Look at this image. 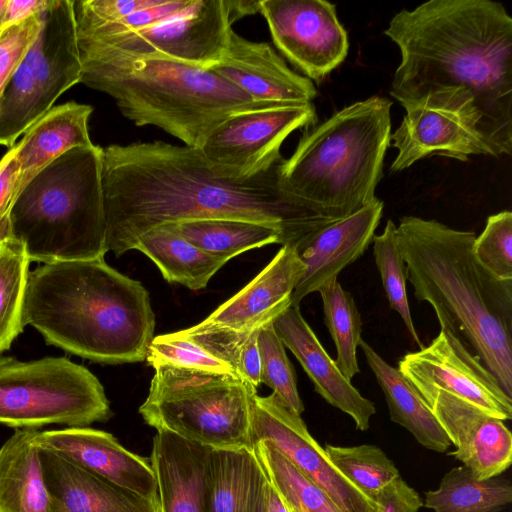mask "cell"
<instances>
[{
    "instance_id": "cell-1",
    "label": "cell",
    "mask_w": 512,
    "mask_h": 512,
    "mask_svg": "<svg viewBox=\"0 0 512 512\" xmlns=\"http://www.w3.org/2000/svg\"><path fill=\"white\" fill-rule=\"evenodd\" d=\"M283 157L249 178L212 164L198 148L163 141L113 144L102 150L106 247L116 256L160 225L229 218L278 227L293 245L315 224L281 180Z\"/></svg>"
},
{
    "instance_id": "cell-2",
    "label": "cell",
    "mask_w": 512,
    "mask_h": 512,
    "mask_svg": "<svg viewBox=\"0 0 512 512\" xmlns=\"http://www.w3.org/2000/svg\"><path fill=\"white\" fill-rule=\"evenodd\" d=\"M384 34L399 48L390 95L405 109L430 93L469 92L480 130L512 152V18L491 0H429L396 13Z\"/></svg>"
},
{
    "instance_id": "cell-3",
    "label": "cell",
    "mask_w": 512,
    "mask_h": 512,
    "mask_svg": "<svg viewBox=\"0 0 512 512\" xmlns=\"http://www.w3.org/2000/svg\"><path fill=\"white\" fill-rule=\"evenodd\" d=\"M406 278L419 301L512 398V280L497 278L473 252L475 233L404 216L396 225Z\"/></svg>"
},
{
    "instance_id": "cell-4",
    "label": "cell",
    "mask_w": 512,
    "mask_h": 512,
    "mask_svg": "<svg viewBox=\"0 0 512 512\" xmlns=\"http://www.w3.org/2000/svg\"><path fill=\"white\" fill-rule=\"evenodd\" d=\"M24 324L66 352L122 364L146 359L155 315L146 288L98 258L43 264L30 272Z\"/></svg>"
},
{
    "instance_id": "cell-5",
    "label": "cell",
    "mask_w": 512,
    "mask_h": 512,
    "mask_svg": "<svg viewBox=\"0 0 512 512\" xmlns=\"http://www.w3.org/2000/svg\"><path fill=\"white\" fill-rule=\"evenodd\" d=\"M78 43L81 83L110 96L136 126H155L186 146L201 148L233 114L282 105L254 101L211 69L131 58L87 41Z\"/></svg>"
},
{
    "instance_id": "cell-6",
    "label": "cell",
    "mask_w": 512,
    "mask_h": 512,
    "mask_svg": "<svg viewBox=\"0 0 512 512\" xmlns=\"http://www.w3.org/2000/svg\"><path fill=\"white\" fill-rule=\"evenodd\" d=\"M389 99L371 96L307 127L281 164V180L299 209L319 225L372 203L390 146Z\"/></svg>"
},
{
    "instance_id": "cell-7",
    "label": "cell",
    "mask_w": 512,
    "mask_h": 512,
    "mask_svg": "<svg viewBox=\"0 0 512 512\" xmlns=\"http://www.w3.org/2000/svg\"><path fill=\"white\" fill-rule=\"evenodd\" d=\"M102 150L95 144L70 149L17 195L11 235L23 243L30 261L93 260L108 252Z\"/></svg>"
},
{
    "instance_id": "cell-8",
    "label": "cell",
    "mask_w": 512,
    "mask_h": 512,
    "mask_svg": "<svg viewBox=\"0 0 512 512\" xmlns=\"http://www.w3.org/2000/svg\"><path fill=\"white\" fill-rule=\"evenodd\" d=\"M139 408L157 431L215 449L253 448L257 388L236 374L158 366Z\"/></svg>"
},
{
    "instance_id": "cell-9",
    "label": "cell",
    "mask_w": 512,
    "mask_h": 512,
    "mask_svg": "<svg viewBox=\"0 0 512 512\" xmlns=\"http://www.w3.org/2000/svg\"><path fill=\"white\" fill-rule=\"evenodd\" d=\"M111 415L102 384L86 367L64 357L0 356V424L36 430L51 424L87 427Z\"/></svg>"
},
{
    "instance_id": "cell-10",
    "label": "cell",
    "mask_w": 512,
    "mask_h": 512,
    "mask_svg": "<svg viewBox=\"0 0 512 512\" xmlns=\"http://www.w3.org/2000/svg\"><path fill=\"white\" fill-rule=\"evenodd\" d=\"M73 0H53L42 14L38 35L0 98V145L17 138L81 82Z\"/></svg>"
},
{
    "instance_id": "cell-11",
    "label": "cell",
    "mask_w": 512,
    "mask_h": 512,
    "mask_svg": "<svg viewBox=\"0 0 512 512\" xmlns=\"http://www.w3.org/2000/svg\"><path fill=\"white\" fill-rule=\"evenodd\" d=\"M390 146L397 155L391 172H400L429 155L467 161L471 155L499 157L480 130L481 116L472 95L463 89L428 94L405 109Z\"/></svg>"
},
{
    "instance_id": "cell-12",
    "label": "cell",
    "mask_w": 512,
    "mask_h": 512,
    "mask_svg": "<svg viewBox=\"0 0 512 512\" xmlns=\"http://www.w3.org/2000/svg\"><path fill=\"white\" fill-rule=\"evenodd\" d=\"M232 30L226 0H191L171 17L127 34L79 40L137 59H162L202 69L216 65Z\"/></svg>"
},
{
    "instance_id": "cell-13",
    "label": "cell",
    "mask_w": 512,
    "mask_h": 512,
    "mask_svg": "<svg viewBox=\"0 0 512 512\" xmlns=\"http://www.w3.org/2000/svg\"><path fill=\"white\" fill-rule=\"evenodd\" d=\"M316 119L312 102L239 112L220 123L199 150L212 164L249 178L280 160L285 139Z\"/></svg>"
},
{
    "instance_id": "cell-14",
    "label": "cell",
    "mask_w": 512,
    "mask_h": 512,
    "mask_svg": "<svg viewBox=\"0 0 512 512\" xmlns=\"http://www.w3.org/2000/svg\"><path fill=\"white\" fill-rule=\"evenodd\" d=\"M276 48L308 79L320 80L346 58L349 42L336 7L325 0H260Z\"/></svg>"
},
{
    "instance_id": "cell-15",
    "label": "cell",
    "mask_w": 512,
    "mask_h": 512,
    "mask_svg": "<svg viewBox=\"0 0 512 512\" xmlns=\"http://www.w3.org/2000/svg\"><path fill=\"white\" fill-rule=\"evenodd\" d=\"M398 370L418 390H439L503 421L512 418V398L495 376L454 335L441 330L434 340L407 353Z\"/></svg>"
},
{
    "instance_id": "cell-16",
    "label": "cell",
    "mask_w": 512,
    "mask_h": 512,
    "mask_svg": "<svg viewBox=\"0 0 512 512\" xmlns=\"http://www.w3.org/2000/svg\"><path fill=\"white\" fill-rule=\"evenodd\" d=\"M252 439L253 443L269 442L323 489L343 512H374V502L340 474L324 448L309 433L301 416L289 410L274 393L254 398Z\"/></svg>"
},
{
    "instance_id": "cell-17",
    "label": "cell",
    "mask_w": 512,
    "mask_h": 512,
    "mask_svg": "<svg viewBox=\"0 0 512 512\" xmlns=\"http://www.w3.org/2000/svg\"><path fill=\"white\" fill-rule=\"evenodd\" d=\"M418 392L456 448L449 455L476 479L497 477L510 467L512 434L503 420L443 391Z\"/></svg>"
},
{
    "instance_id": "cell-18",
    "label": "cell",
    "mask_w": 512,
    "mask_h": 512,
    "mask_svg": "<svg viewBox=\"0 0 512 512\" xmlns=\"http://www.w3.org/2000/svg\"><path fill=\"white\" fill-rule=\"evenodd\" d=\"M382 212L383 202L376 198L346 218L314 227L293 244L304 271L293 291L291 306L299 307L307 295L337 280L339 273L364 253Z\"/></svg>"
},
{
    "instance_id": "cell-19",
    "label": "cell",
    "mask_w": 512,
    "mask_h": 512,
    "mask_svg": "<svg viewBox=\"0 0 512 512\" xmlns=\"http://www.w3.org/2000/svg\"><path fill=\"white\" fill-rule=\"evenodd\" d=\"M34 442L70 464L147 497H158L150 459L125 447L110 433L89 427L36 430Z\"/></svg>"
},
{
    "instance_id": "cell-20",
    "label": "cell",
    "mask_w": 512,
    "mask_h": 512,
    "mask_svg": "<svg viewBox=\"0 0 512 512\" xmlns=\"http://www.w3.org/2000/svg\"><path fill=\"white\" fill-rule=\"evenodd\" d=\"M210 69L256 102L310 103L317 95L313 82L292 71L270 44L233 29L220 61Z\"/></svg>"
},
{
    "instance_id": "cell-21",
    "label": "cell",
    "mask_w": 512,
    "mask_h": 512,
    "mask_svg": "<svg viewBox=\"0 0 512 512\" xmlns=\"http://www.w3.org/2000/svg\"><path fill=\"white\" fill-rule=\"evenodd\" d=\"M303 271L296 248L282 245L253 280L199 324L236 332L259 330L291 306Z\"/></svg>"
},
{
    "instance_id": "cell-22",
    "label": "cell",
    "mask_w": 512,
    "mask_h": 512,
    "mask_svg": "<svg viewBox=\"0 0 512 512\" xmlns=\"http://www.w3.org/2000/svg\"><path fill=\"white\" fill-rule=\"evenodd\" d=\"M273 327L301 364L315 391L330 405L349 415L358 430H368L371 417L376 413L374 403L363 397L340 372L299 307L287 308L273 321Z\"/></svg>"
},
{
    "instance_id": "cell-23",
    "label": "cell",
    "mask_w": 512,
    "mask_h": 512,
    "mask_svg": "<svg viewBox=\"0 0 512 512\" xmlns=\"http://www.w3.org/2000/svg\"><path fill=\"white\" fill-rule=\"evenodd\" d=\"M40 451L56 512H160L158 497L140 495Z\"/></svg>"
},
{
    "instance_id": "cell-24",
    "label": "cell",
    "mask_w": 512,
    "mask_h": 512,
    "mask_svg": "<svg viewBox=\"0 0 512 512\" xmlns=\"http://www.w3.org/2000/svg\"><path fill=\"white\" fill-rule=\"evenodd\" d=\"M210 450L173 433L157 431L149 459L157 483L160 512H205Z\"/></svg>"
},
{
    "instance_id": "cell-25",
    "label": "cell",
    "mask_w": 512,
    "mask_h": 512,
    "mask_svg": "<svg viewBox=\"0 0 512 512\" xmlns=\"http://www.w3.org/2000/svg\"><path fill=\"white\" fill-rule=\"evenodd\" d=\"M269 489L253 448L210 450L205 512H267Z\"/></svg>"
},
{
    "instance_id": "cell-26",
    "label": "cell",
    "mask_w": 512,
    "mask_h": 512,
    "mask_svg": "<svg viewBox=\"0 0 512 512\" xmlns=\"http://www.w3.org/2000/svg\"><path fill=\"white\" fill-rule=\"evenodd\" d=\"M92 112V106L74 101L53 106L24 133L16 143L20 166L17 195L39 172L70 149L93 145L88 127Z\"/></svg>"
},
{
    "instance_id": "cell-27",
    "label": "cell",
    "mask_w": 512,
    "mask_h": 512,
    "mask_svg": "<svg viewBox=\"0 0 512 512\" xmlns=\"http://www.w3.org/2000/svg\"><path fill=\"white\" fill-rule=\"evenodd\" d=\"M35 432L16 429L0 447V512H56Z\"/></svg>"
},
{
    "instance_id": "cell-28",
    "label": "cell",
    "mask_w": 512,
    "mask_h": 512,
    "mask_svg": "<svg viewBox=\"0 0 512 512\" xmlns=\"http://www.w3.org/2000/svg\"><path fill=\"white\" fill-rule=\"evenodd\" d=\"M359 346L384 393L390 419L410 432L423 447L446 452L451 441L417 389L366 341L361 339Z\"/></svg>"
},
{
    "instance_id": "cell-29",
    "label": "cell",
    "mask_w": 512,
    "mask_h": 512,
    "mask_svg": "<svg viewBox=\"0 0 512 512\" xmlns=\"http://www.w3.org/2000/svg\"><path fill=\"white\" fill-rule=\"evenodd\" d=\"M134 249L152 260L165 280L191 290L205 288L216 272L228 262L196 247L178 233L173 223L160 225L144 233Z\"/></svg>"
},
{
    "instance_id": "cell-30",
    "label": "cell",
    "mask_w": 512,
    "mask_h": 512,
    "mask_svg": "<svg viewBox=\"0 0 512 512\" xmlns=\"http://www.w3.org/2000/svg\"><path fill=\"white\" fill-rule=\"evenodd\" d=\"M173 224L178 233L196 247L227 261L250 249L275 243L283 244L282 231L264 223L205 218Z\"/></svg>"
},
{
    "instance_id": "cell-31",
    "label": "cell",
    "mask_w": 512,
    "mask_h": 512,
    "mask_svg": "<svg viewBox=\"0 0 512 512\" xmlns=\"http://www.w3.org/2000/svg\"><path fill=\"white\" fill-rule=\"evenodd\" d=\"M511 502L510 480H478L462 465L449 470L437 489L425 493L423 506L434 512H499Z\"/></svg>"
},
{
    "instance_id": "cell-32",
    "label": "cell",
    "mask_w": 512,
    "mask_h": 512,
    "mask_svg": "<svg viewBox=\"0 0 512 512\" xmlns=\"http://www.w3.org/2000/svg\"><path fill=\"white\" fill-rule=\"evenodd\" d=\"M30 259L21 241H0V354L23 332Z\"/></svg>"
},
{
    "instance_id": "cell-33",
    "label": "cell",
    "mask_w": 512,
    "mask_h": 512,
    "mask_svg": "<svg viewBox=\"0 0 512 512\" xmlns=\"http://www.w3.org/2000/svg\"><path fill=\"white\" fill-rule=\"evenodd\" d=\"M253 444L270 484L291 512H343L323 489L294 467L269 442L259 440Z\"/></svg>"
},
{
    "instance_id": "cell-34",
    "label": "cell",
    "mask_w": 512,
    "mask_h": 512,
    "mask_svg": "<svg viewBox=\"0 0 512 512\" xmlns=\"http://www.w3.org/2000/svg\"><path fill=\"white\" fill-rule=\"evenodd\" d=\"M320 293L324 321L336 347L334 360L344 377L351 381L360 372L357 347L361 341L362 320L352 294L338 280L318 290Z\"/></svg>"
},
{
    "instance_id": "cell-35",
    "label": "cell",
    "mask_w": 512,
    "mask_h": 512,
    "mask_svg": "<svg viewBox=\"0 0 512 512\" xmlns=\"http://www.w3.org/2000/svg\"><path fill=\"white\" fill-rule=\"evenodd\" d=\"M324 451L340 474L373 502L384 486L400 476L394 462L376 445L325 444Z\"/></svg>"
},
{
    "instance_id": "cell-36",
    "label": "cell",
    "mask_w": 512,
    "mask_h": 512,
    "mask_svg": "<svg viewBox=\"0 0 512 512\" xmlns=\"http://www.w3.org/2000/svg\"><path fill=\"white\" fill-rule=\"evenodd\" d=\"M259 330L236 332L205 327L198 323L190 328L180 330V333L229 363L241 378L257 388L261 384V363L258 348Z\"/></svg>"
},
{
    "instance_id": "cell-37",
    "label": "cell",
    "mask_w": 512,
    "mask_h": 512,
    "mask_svg": "<svg viewBox=\"0 0 512 512\" xmlns=\"http://www.w3.org/2000/svg\"><path fill=\"white\" fill-rule=\"evenodd\" d=\"M372 241L375 264L389 305L400 315L414 342L422 348L408 302L405 262L397 239L396 224L388 220L383 232L374 235Z\"/></svg>"
},
{
    "instance_id": "cell-38",
    "label": "cell",
    "mask_w": 512,
    "mask_h": 512,
    "mask_svg": "<svg viewBox=\"0 0 512 512\" xmlns=\"http://www.w3.org/2000/svg\"><path fill=\"white\" fill-rule=\"evenodd\" d=\"M258 348L261 383L269 386L289 410L301 416L304 405L298 392L296 375L273 322L260 328Z\"/></svg>"
},
{
    "instance_id": "cell-39",
    "label": "cell",
    "mask_w": 512,
    "mask_h": 512,
    "mask_svg": "<svg viewBox=\"0 0 512 512\" xmlns=\"http://www.w3.org/2000/svg\"><path fill=\"white\" fill-rule=\"evenodd\" d=\"M150 366H171L180 369L236 374L226 361L213 355L180 331L156 336L145 359Z\"/></svg>"
},
{
    "instance_id": "cell-40",
    "label": "cell",
    "mask_w": 512,
    "mask_h": 512,
    "mask_svg": "<svg viewBox=\"0 0 512 512\" xmlns=\"http://www.w3.org/2000/svg\"><path fill=\"white\" fill-rule=\"evenodd\" d=\"M473 252L479 263L499 279L512 280V213L502 211L487 218L475 237Z\"/></svg>"
},
{
    "instance_id": "cell-41",
    "label": "cell",
    "mask_w": 512,
    "mask_h": 512,
    "mask_svg": "<svg viewBox=\"0 0 512 512\" xmlns=\"http://www.w3.org/2000/svg\"><path fill=\"white\" fill-rule=\"evenodd\" d=\"M43 12L12 24L0 33V98L36 39Z\"/></svg>"
},
{
    "instance_id": "cell-42",
    "label": "cell",
    "mask_w": 512,
    "mask_h": 512,
    "mask_svg": "<svg viewBox=\"0 0 512 512\" xmlns=\"http://www.w3.org/2000/svg\"><path fill=\"white\" fill-rule=\"evenodd\" d=\"M77 31L117 22L128 15L153 7L161 0H73Z\"/></svg>"
},
{
    "instance_id": "cell-43",
    "label": "cell",
    "mask_w": 512,
    "mask_h": 512,
    "mask_svg": "<svg viewBox=\"0 0 512 512\" xmlns=\"http://www.w3.org/2000/svg\"><path fill=\"white\" fill-rule=\"evenodd\" d=\"M191 0H161L159 4L134 12L127 17L98 28L77 31L78 38L98 39L145 29L168 19L183 9Z\"/></svg>"
},
{
    "instance_id": "cell-44",
    "label": "cell",
    "mask_w": 512,
    "mask_h": 512,
    "mask_svg": "<svg viewBox=\"0 0 512 512\" xmlns=\"http://www.w3.org/2000/svg\"><path fill=\"white\" fill-rule=\"evenodd\" d=\"M423 507L419 493L401 476L384 486L374 498V512H418Z\"/></svg>"
},
{
    "instance_id": "cell-45",
    "label": "cell",
    "mask_w": 512,
    "mask_h": 512,
    "mask_svg": "<svg viewBox=\"0 0 512 512\" xmlns=\"http://www.w3.org/2000/svg\"><path fill=\"white\" fill-rule=\"evenodd\" d=\"M16 151L15 144L0 159V230L11 228L10 212L18 193L20 172Z\"/></svg>"
},
{
    "instance_id": "cell-46",
    "label": "cell",
    "mask_w": 512,
    "mask_h": 512,
    "mask_svg": "<svg viewBox=\"0 0 512 512\" xmlns=\"http://www.w3.org/2000/svg\"><path fill=\"white\" fill-rule=\"evenodd\" d=\"M53 0H8L2 22V31L47 9Z\"/></svg>"
},
{
    "instance_id": "cell-47",
    "label": "cell",
    "mask_w": 512,
    "mask_h": 512,
    "mask_svg": "<svg viewBox=\"0 0 512 512\" xmlns=\"http://www.w3.org/2000/svg\"><path fill=\"white\" fill-rule=\"evenodd\" d=\"M229 9L230 21H235L247 15H254L260 11V1L253 0H226Z\"/></svg>"
},
{
    "instance_id": "cell-48",
    "label": "cell",
    "mask_w": 512,
    "mask_h": 512,
    "mask_svg": "<svg viewBox=\"0 0 512 512\" xmlns=\"http://www.w3.org/2000/svg\"><path fill=\"white\" fill-rule=\"evenodd\" d=\"M267 512H291L286 502L271 484L268 493Z\"/></svg>"
},
{
    "instance_id": "cell-49",
    "label": "cell",
    "mask_w": 512,
    "mask_h": 512,
    "mask_svg": "<svg viewBox=\"0 0 512 512\" xmlns=\"http://www.w3.org/2000/svg\"><path fill=\"white\" fill-rule=\"evenodd\" d=\"M7 1L8 0H0V33L2 32L3 15H4Z\"/></svg>"
}]
</instances>
